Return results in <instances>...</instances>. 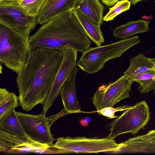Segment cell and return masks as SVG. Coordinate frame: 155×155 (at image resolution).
I'll return each instance as SVG.
<instances>
[{"instance_id": "6da1fadb", "label": "cell", "mask_w": 155, "mask_h": 155, "mask_svg": "<svg viewBox=\"0 0 155 155\" xmlns=\"http://www.w3.org/2000/svg\"><path fill=\"white\" fill-rule=\"evenodd\" d=\"M63 58V51L48 48L31 49L25 66L16 78L18 105L26 111L44 105Z\"/></svg>"}, {"instance_id": "7a4b0ae2", "label": "cell", "mask_w": 155, "mask_h": 155, "mask_svg": "<svg viewBox=\"0 0 155 155\" xmlns=\"http://www.w3.org/2000/svg\"><path fill=\"white\" fill-rule=\"evenodd\" d=\"M29 40L31 49L44 48L62 51L71 49L82 53L91 44L73 10L42 25L29 37Z\"/></svg>"}, {"instance_id": "3957f363", "label": "cell", "mask_w": 155, "mask_h": 155, "mask_svg": "<svg viewBox=\"0 0 155 155\" xmlns=\"http://www.w3.org/2000/svg\"><path fill=\"white\" fill-rule=\"evenodd\" d=\"M29 37L0 24V62L17 74L25 66L31 50Z\"/></svg>"}, {"instance_id": "277c9868", "label": "cell", "mask_w": 155, "mask_h": 155, "mask_svg": "<svg viewBox=\"0 0 155 155\" xmlns=\"http://www.w3.org/2000/svg\"><path fill=\"white\" fill-rule=\"evenodd\" d=\"M140 41L139 36H135L108 45L90 47L83 53L77 65L87 74L95 73L102 69L108 60L120 57L126 51Z\"/></svg>"}, {"instance_id": "5b68a950", "label": "cell", "mask_w": 155, "mask_h": 155, "mask_svg": "<svg viewBox=\"0 0 155 155\" xmlns=\"http://www.w3.org/2000/svg\"><path fill=\"white\" fill-rule=\"evenodd\" d=\"M123 147L122 143H117L114 139L107 137L101 138L97 137H60L53 145V147L62 153H117Z\"/></svg>"}, {"instance_id": "8992f818", "label": "cell", "mask_w": 155, "mask_h": 155, "mask_svg": "<svg viewBox=\"0 0 155 155\" xmlns=\"http://www.w3.org/2000/svg\"><path fill=\"white\" fill-rule=\"evenodd\" d=\"M150 115L149 107L145 101L137 102L109 124L110 132L107 137L114 139L127 133L134 136L140 129H145L150 120Z\"/></svg>"}, {"instance_id": "52a82bcc", "label": "cell", "mask_w": 155, "mask_h": 155, "mask_svg": "<svg viewBox=\"0 0 155 155\" xmlns=\"http://www.w3.org/2000/svg\"><path fill=\"white\" fill-rule=\"evenodd\" d=\"M134 82L123 75L114 82L100 86L92 98L97 111L113 107L121 100L129 97Z\"/></svg>"}, {"instance_id": "ba28073f", "label": "cell", "mask_w": 155, "mask_h": 155, "mask_svg": "<svg viewBox=\"0 0 155 155\" xmlns=\"http://www.w3.org/2000/svg\"><path fill=\"white\" fill-rule=\"evenodd\" d=\"M18 119L25 135L33 140L53 147L55 139L50 130V123L45 114L31 115L16 112Z\"/></svg>"}, {"instance_id": "9c48e42d", "label": "cell", "mask_w": 155, "mask_h": 155, "mask_svg": "<svg viewBox=\"0 0 155 155\" xmlns=\"http://www.w3.org/2000/svg\"><path fill=\"white\" fill-rule=\"evenodd\" d=\"M0 24L29 37L38 24L36 17L26 15L14 3L0 1Z\"/></svg>"}, {"instance_id": "30bf717a", "label": "cell", "mask_w": 155, "mask_h": 155, "mask_svg": "<svg viewBox=\"0 0 155 155\" xmlns=\"http://www.w3.org/2000/svg\"><path fill=\"white\" fill-rule=\"evenodd\" d=\"M63 58L51 88L43 106L41 114H45L60 94L61 88L77 65L78 52L67 49L62 51Z\"/></svg>"}, {"instance_id": "8fae6325", "label": "cell", "mask_w": 155, "mask_h": 155, "mask_svg": "<svg viewBox=\"0 0 155 155\" xmlns=\"http://www.w3.org/2000/svg\"><path fill=\"white\" fill-rule=\"evenodd\" d=\"M0 140L10 143L9 153L40 152L51 148L33 140L25 134L14 135L1 130Z\"/></svg>"}, {"instance_id": "7c38bea8", "label": "cell", "mask_w": 155, "mask_h": 155, "mask_svg": "<svg viewBox=\"0 0 155 155\" xmlns=\"http://www.w3.org/2000/svg\"><path fill=\"white\" fill-rule=\"evenodd\" d=\"M78 0H45L36 17L43 25L62 14L74 9Z\"/></svg>"}, {"instance_id": "4fadbf2b", "label": "cell", "mask_w": 155, "mask_h": 155, "mask_svg": "<svg viewBox=\"0 0 155 155\" xmlns=\"http://www.w3.org/2000/svg\"><path fill=\"white\" fill-rule=\"evenodd\" d=\"M122 143L123 147L117 153H155V129L129 138Z\"/></svg>"}, {"instance_id": "5bb4252c", "label": "cell", "mask_w": 155, "mask_h": 155, "mask_svg": "<svg viewBox=\"0 0 155 155\" xmlns=\"http://www.w3.org/2000/svg\"><path fill=\"white\" fill-rule=\"evenodd\" d=\"M78 70V69L76 66L61 91L60 95L64 110L69 114L81 112L75 87V79Z\"/></svg>"}, {"instance_id": "9a60e30c", "label": "cell", "mask_w": 155, "mask_h": 155, "mask_svg": "<svg viewBox=\"0 0 155 155\" xmlns=\"http://www.w3.org/2000/svg\"><path fill=\"white\" fill-rule=\"evenodd\" d=\"M74 8L79 10L95 24H102L104 6L99 0H78Z\"/></svg>"}, {"instance_id": "2e32d148", "label": "cell", "mask_w": 155, "mask_h": 155, "mask_svg": "<svg viewBox=\"0 0 155 155\" xmlns=\"http://www.w3.org/2000/svg\"><path fill=\"white\" fill-rule=\"evenodd\" d=\"M150 21L139 20L127 22L116 27L113 31L115 37L125 39L135 34L147 32L149 29Z\"/></svg>"}, {"instance_id": "e0dca14e", "label": "cell", "mask_w": 155, "mask_h": 155, "mask_svg": "<svg viewBox=\"0 0 155 155\" xmlns=\"http://www.w3.org/2000/svg\"><path fill=\"white\" fill-rule=\"evenodd\" d=\"M73 11L90 39L97 46H101L104 41L101 26L94 23L78 9L74 8Z\"/></svg>"}, {"instance_id": "ac0fdd59", "label": "cell", "mask_w": 155, "mask_h": 155, "mask_svg": "<svg viewBox=\"0 0 155 155\" xmlns=\"http://www.w3.org/2000/svg\"><path fill=\"white\" fill-rule=\"evenodd\" d=\"M129 67L124 72L126 77L130 78L155 69L154 63L142 54L130 59Z\"/></svg>"}, {"instance_id": "d6986e66", "label": "cell", "mask_w": 155, "mask_h": 155, "mask_svg": "<svg viewBox=\"0 0 155 155\" xmlns=\"http://www.w3.org/2000/svg\"><path fill=\"white\" fill-rule=\"evenodd\" d=\"M16 112L14 109L0 120V130L14 135L24 134Z\"/></svg>"}, {"instance_id": "ffe728a7", "label": "cell", "mask_w": 155, "mask_h": 155, "mask_svg": "<svg viewBox=\"0 0 155 155\" xmlns=\"http://www.w3.org/2000/svg\"><path fill=\"white\" fill-rule=\"evenodd\" d=\"M18 97L5 88L0 89V120L15 107H18Z\"/></svg>"}, {"instance_id": "44dd1931", "label": "cell", "mask_w": 155, "mask_h": 155, "mask_svg": "<svg viewBox=\"0 0 155 155\" xmlns=\"http://www.w3.org/2000/svg\"><path fill=\"white\" fill-rule=\"evenodd\" d=\"M128 78L139 84V92L141 94L155 90V69Z\"/></svg>"}, {"instance_id": "7402d4cb", "label": "cell", "mask_w": 155, "mask_h": 155, "mask_svg": "<svg viewBox=\"0 0 155 155\" xmlns=\"http://www.w3.org/2000/svg\"><path fill=\"white\" fill-rule=\"evenodd\" d=\"M45 0H18L8 1L15 3L26 15L36 17Z\"/></svg>"}, {"instance_id": "603a6c76", "label": "cell", "mask_w": 155, "mask_h": 155, "mask_svg": "<svg viewBox=\"0 0 155 155\" xmlns=\"http://www.w3.org/2000/svg\"><path fill=\"white\" fill-rule=\"evenodd\" d=\"M130 4L131 2L128 0L117 1L112 7L109 8V11L104 17L103 21L113 20L117 15L129 9Z\"/></svg>"}, {"instance_id": "cb8c5ba5", "label": "cell", "mask_w": 155, "mask_h": 155, "mask_svg": "<svg viewBox=\"0 0 155 155\" xmlns=\"http://www.w3.org/2000/svg\"><path fill=\"white\" fill-rule=\"evenodd\" d=\"M131 106L125 105L120 106L116 108L111 107H107L99 110L97 111L99 114L107 117L109 119H112L118 117L119 116L115 115V113L117 111H124L130 107Z\"/></svg>"}, {"instance_id": "d4e9b609", "label": "cell", "mask_w": 155, "mask_h": 155, "mask_svg": "<svg viewBox=\"0 0 155 155\" xmlns=\"http://www.w3.org/2000/svg\"><path fill=\"white\" fill-rule=\"evenodd\" d=\"M102 3L107 6L114 5L119 0H101Z\"/></svg>"}, {"instance_id": "484cf974", "label": "cell", "mask_w": 155, "mask_h": 155, "mask_svg": "<svg viewBox=\"0 0 155 155\" xmlns=\"http://www.w3.org/2000/svg\"><path fill=\"white\" fill-rule=\"evenodd\" d=\"M131 3L133 5H135L137 2H139L141 1L145 0H129Z\"/></svg>"}, {"instance_id": "4316f807", "label": "cell", "mask_w": 155, "mask_h": 155, "mask_svg": "<svg viewBox=\"0 0 155 155\" xmlns=\"http://www.w3.org/2000/svg\"><path fill=\"white\" fill-rule=\"evenodd\" d=\"M18 0H0V1H15Z\"/></svg>"}, {"instance_id": "83f0119b", "label": "cell", "mask_w": 155, "mask_h": 155, "mask_svg": "<svg viewBox=\"0 0 155 155\" xmlns=\"http://www.w3.org/2000/svg\"><path fill=\"white\" fill-rule=\"evenodd\" d=\"M149 59L151 61L155 63V58H149Z\"/></svg>"}, {"instance_id": "f1b7e54d", "label": "cell", "mask_w": 155, "mask_h": 155, "mask_svg": "<svg viewBox=\"0 0 155 155\" xmlns=\"http://www.w3.org/2000/svg\"><path fill=\"white\" fill-rule=\"evenodd\" d=\"M153 94H154V95H155V90H154V91H153Z\"/></svg>"}, {"instance_id": "f546056e", "label": "cell", "mask_w": 155, "mask_h": 155, "mask_svg": "<svg viewBox=\"0 0 155 155\" xmlns=\"http://www.w3.org/2000/svg\"><path fill=\"white\" fill-rule=\"evenodd\" d=\"M154 63V65H155V63Z\"/></svg>"}, {"instance_id": "4dcf8cb0", "label": "cell", "mask_w": 155, "mask_h": 155, "mask_svg": "<svg viewBox=\"0 0 155 155\" xmlns=\"http://www.w3.org/2000/svg\"></svg>"}]
</instances>
